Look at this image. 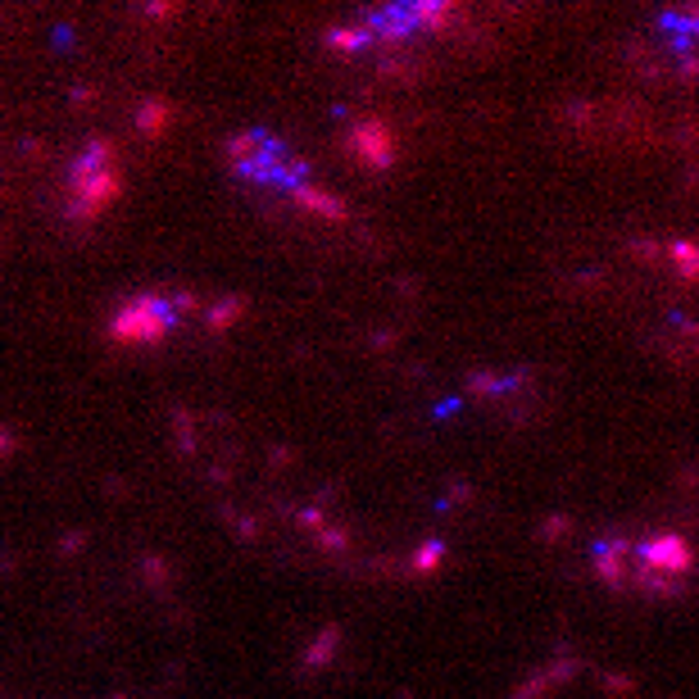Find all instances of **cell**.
Returning a JSON list of instances; mask_svg holds the SVG:
<instances>
[{"label": "cell", "instance_id": "cell-1", "mask_svg": "<svg viewBox=\"0 0 699 699\" xmlns=\"http://www.w3.org/2000/svg\"><path fill=\"white\" fill-rule=\"evenodd\" d=\"M227 164L237 168L246 182L255 187H268V191H282V196L300 200V205L318 209L323 218H341L345 209L336 205V196L327 191L309 187V164L300 155H291L286 141H277L273 132H241V137L227 141Z\"/></svg>", "mask_w": 699, "mask_h": 699}, {"label": "cell", "instance_id": "cell-2", "mask_svg": "<svg viewBox=\"0 0 699 699\" xmlns=\"http://www.w3.org/2000/svg\"><path fill=\"white\" fill-rule=\"evenodd\" d=\"M123 191V164L119 146L109 137H91L87 146L73 155L69 182H64V205H69L73 223H96L100 214H109V205Z\"/></svg>", "mask_w": 699, "mask_h": 699}, {"label": "cell", "instance_id": "cell-3", "mask_svg": "<svg viewBox=\"0 0 699 699\" xmlns=\"http://www.w3.org/2000/svg\"><path fill=\"white\" fill-rule=\"evenodd\" d=\"M182 327V300L168 296H132L119 305L109 336L114 345H159Z\"/></svg>", "mask_w": 699, "mask_h": 699}]
</instances>
